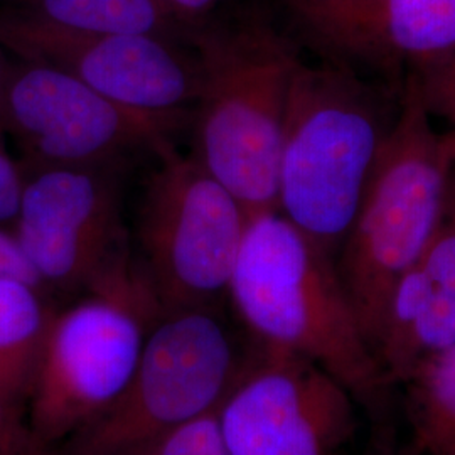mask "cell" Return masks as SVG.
<instances>
[{
	"label": "cell",
	"mask_w": 455,
	"mask_h": 455,
	"mask_svg": "<svg viewBox=\"0 0 455 455\" xmlns=\"http://www.w3.org/2000/svg\"><path fill=\"white\" fill-rule=\"evenodd\" d=\"M355 393L314 361L251 342L216 417L233 455H338Z\"/></svg>",
	"instance_id": "cell-9"
},
{
	"label": "cell",
	"mask_w": 455,
	"mask_h": 455,
	"mask_svg": "<svg viewBox=\"0 0 455 455\" xmlns=\"http://www.w3.org/2000/svg\"><path fill=\"white\" fill-rule=\"evenodd\" d=\"M413 78L417 80L428 114L432 118L443 120L449 125V131L455 132V52Z\"/></svg>",
	"instance_id": "cell-18"
},
{
	"label": "cell",
	"mask_w": 455,
	"mask_h": 455,
	"mask_svg": "<svg viewBox=\"0 0 455 455\" xmlns=\"http://www.w3.org/2000/svg\"><path fill=\"white\" fill-rule=\"evenodd\" d=\"M24 188V174L0 140V223H14Z\"/></svg>",
	"instance_id": "cell-20"
},
{
	"label": "cell",
	"mask_w": 455,
	"mask_h": 455,
	"mask_svg": "<svg viewBox=\"0 0 455 455\" xmlns=\"http://www.w3.org/2000/svg\"><path fill=\"white\" fill-rule=\"evenodd\" d=\"M0 455H43L29 430L26 410L0 396Z\"/></svg>",
	"instance_id": "cell-19"
},
{
	"label": "cell",
	"mask_w": 455,
	"mask_h": 455,
	"mask_svg": "<svg viewBox=\"0 0 455 455\" xmlns=\"http://www.w3.org/2000/svg\"><path fill=\"white\" fill-rule=\"evenodd\" d=\"M250 347L220 307L159 314L127 387L51 455H132L220 407Z\"/></svg>",
	"instance_id": "cell-6"
},
{
	"label": "cell",
	"mask_w": 455,
	"mask_h": 455,
	"mask_svg": "<svg viewBox=\"0 0 455 455\" xmlns=\"http://www.w3.org/2000/svg\"><path fill=\"white\" fill-rule=\"evenodd\" d=\"M52 310L41 287L0 275V396L24 410Z\"/></svg>",
	"instance_id": "cell-14"
},
{
	"label": "cell",
	"mask_w": 455,
	"mask_h": 455,
	"mask_svg": "<svg viewBox=\"0 0 455 455\" xmlns=\"http://www.w3.org/2000/svg\"><path fill=\"white\" fill-rule=\"evenodd\" d=\"M147 180L135 223V267L159 314L220 307L250 216L195 156L171 140Z\"/></svg>",
	"instance_id": "cell-7"
},
{
	"label": "cell",
	"mask_w": 455,
	"mask_h": 455,
	"mask_svg": "<svg viewBox=\"0 0 455 455\" xmlns=\"http://www.w3.org/2000/svg\"><path fill=\"white\" fill-rule=\"evenodd\" d=\"M157 317L135 261L54 307L26 402V420L41 454H52L120 396Z\"/></svg>",
	"instance_id": "cell-5"
},
{
	"label": "cell",
	"mask_w": 455,
	"mask_h": 455,
	"mask_svg": "<svg viewBox=\"0 0 455 455\" xmlns=\"http://www.w3.org/2000/svg\"><path fill=\"white\" fill-rule=\"evenodd\" d=\"M31 16L80 33L161 37L174 17L163 0H37Z\"/></svg>",
	"instance_id": "cell-15"
},
{
	"label": "cell",
	"mask_w": 455,
	"mask_h": 455,
	"mask_svg": "<svg viewBox=\"0 0 455 455\" xmlns=\"http://www.w3.org/2000/svg\"><path fill=\"white\" fill-rule=\"evenodd\" d=\"M174 17H195L210 11L220 0H163Z\"/></svg>",
	"instance_id": "cell-23"
},
{
	"label": "cell",
	"mask_w": 455,
	"mask_h": 455,
	"mask_svg": "<svg viewBox=\"0 0 455 455\" xmlns=\"http://www.w3.org/2000/svg\"><path fill=\"white\" fill-rule=\"evenodd\" d=\"M363 2L368 0H289L293 16L300 28H306L319 19L341 12Z\"/></svg>",
	"instance_id": "cell-22"
},
{
	"label": "cell",
	"mask_w": 455,
	"mask_h": 455,
	"mask_svg": "<svg viewBox=\"0 0 455 455\" xmlns=\"http://www.w3.org/2000/svg\"><path fill=\"white\" fill-rule=\"evenodd\" d=\"M449 133H451V137H452V144H454L455 148V132L449 131Z\"/></svg>",
	"instance_id": "cell-25"
},
{
	"label": "cell",
	"mask_w": 455,
	"mask_h": 455,
	"mask_svg": "<svg viewBox=\"0 0 455 455\" xmlns=\"http://www.w3.org/2000/svg\"><path fill=\"white\" fill-rule=\"evenodd\" d=\"M11 71H12V68H9L4 63L2 54H0V122H2V101H4V93H5V86L9 82ZM0 131H2V127H0Z\"/></svg>",
	"instance_id": "cell-24"
},
{
	"label": "cell",
	"mask_w": 455,
	"mask_h": 455,
	"mask_svg": "<svg viewBox=\"0 0 455 455\" xmlns=\"http://www.w3.org/2000/svg\"><path fill=\"white\" fill-rule=\"evenodd\" d=\"M432 120L410 76L338 251L342 285L374 355L395 287L432 242L445 208L455 148L451 133L435 131Z\"/></svg>",
	"instance_id": "cell-3"
},
{
	"label": "cell",
	"mask_w": 455,
	"mask_h": 455,
	"mask_svg": "<svg viewBox=\"0 0 455 455\" xmlns=\"http://www.w3.org/2000/svg\"><path fill=\"white\" fill-rule=\"evenodd\" d=\"M196 159L251 218L278 212V161L300 56L263 24L208 33L196 43Z\"/></svg>",
	"instance_id": "cell-4"
},
{
	"label": "cell",
	"mask_w": 455,
	"mask_h": 455,
	"mask_svg": "<svg viewBox=\"0 0 455 455\" xmlns=\"http://www.w3.org/2000/svg\"><path fill=\"white\" fill-rule=\"evenodd\" d=\"M120 165H37L24 176L12 235L44 292L73 299L133 263Z\"/></svg>",
	"instance_id": "cell-8"
},
{
	"label": "cell",
	"mask_w": 455,
	"mask_h": 455,
	"mask_svg": "<svg viewBox=\"0 0 455 455\" xmlns=\"http://www.w3.org/2000/svg\"><path fill=\"white\" fill-rule=\"evenodd\" d=\"M415 371L423 432L442 455H455V346L425 359Z\"/></svg>",
	"instance_id": "cell-16"
},
{
	"label": "cell",
	"mask_w": 455,
	"mask_h": 455,
	"mask_svg": "<svg viewBox=\"0 0 455 455\" xmlns=\"http://www.w3.org/2000/svg\"><path fill=\"white\" fill-rule=\"evenodd\" d=\"M227 297L251 342L314 361L355 396L376 387L379 361L334 257L280 212L250 220Z\"/></svg>",
	"instance_id": "cell-2"
},
{
	"label": "cell",
	"mask_w": 455,
	"mask_h": 455,
	"mask_svg": "<svg viewBox=\"0 0 455 455\" xmlns=\"http://www.w3.org/2000/svg\"><path fill=\"white\" fill-rule=\"evenodd\" d=\"M325 60L403 92L455 52V0H368L302 28Z\"/></svg>",
	"instance_id": "cell-12"
},
{
	"label": "cell",
	"mask_w": 455,
	"mask_h": 455,
	"mask_svg": "<svg viewBox=\"0 0 455 455\" xmlns=\"http://www.w3.org/2000/svg\"><path fill=\"white\" fill-rule=\"evenodd\" d=\"M347 66L300 61L283 124L276 208L336 257L402 107Z\"/></svg>",
	"instance_id": "cell-1"
},
{
	"label": "cell",
	"mask_w": 455,
	"mask_h": 455,
	"mask_svg": "<svg viewBox=\"0 0 455 455\" xmlns=\"http://www.w3.org/2000/svg\"><path fill=\"white\" fill-rule=\"evenodd\" d=\"M132 455H233L221 434L216 410L184 423Z\"/></svg>",
	"instance_id": "cell-17"
},
{
	"label": "cell",
	"mask_w": 455,
	"mask_h": 455,
	"mask_svg": "<svg viewBox=\"0 0 455 455\" xmlns=\"http://www.w3.org/2000/svg\"><path fill=\"white\" fill-rule=\"evenodd\" d=\"M180 118L127 108L61 69L26 61L11 71L0 127L33 167L108 165L137 150L156 152Z\"/></svg>",
	"instance_id": "cell-10"
},
{
	"label": "cell",
	"mask_w": 455,
	"mask_h": 455,
	"mask_svg": "<svg viewBox=\"0 0 455 455\" xmlns=\"http://www.w3.org/2000/svg\"><path fill=\"white\" fill-rule=\"evenodd\" d=\"M0 275L17 276L41 287L12 233L0 228ZM43 289V287H41ZM44 291V289H43Z\"/></svg>",
	"instance_id": "cell-21"
},
{
	"label": "cell",
	"mask_w": 455,
	"mask_h": 455,
	"mask_svg": "<svg viewBox=\"0 0 455 455\" xmlns=\"http://www.w3.org/2000/svg\"><path fill=\"white\" fill-rule=\"evenodd\" d=\"M454 167V165H452ZM455 346V178L432 242L391 295L376 346L378 359L413 373L425 359Z\"/></svg>",
	"instance_id": "cell-13"
},
{
	"label": "cell",
	"mask_w": 455,
	"mask_h": 455,
	"mask_svg": "<svg viewBox=\"0 0 455 455\" xmlns=\"http://www.w3.org/2000/svg\"><path fill=\"white\" fill-rule=\"evenodd\" d=\"M0 44L139 112L180 116L199 95L196 56L161 36L80 33L28 14L0 19Z\"/></svg>",
	"instance_id": "cell-11"
}]
</instances>
